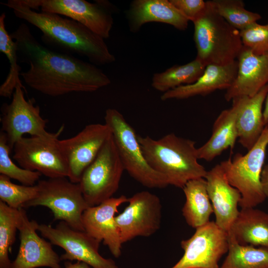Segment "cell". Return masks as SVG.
<instances>
[{"instance_id": "20", "label": "cell", "mask_w": 268, "mask_h": 268, "mask_svg": "<svg viewBox=\"0 0 268 268\" xmlns=\"http://www.w3.org/2000/svg\"><path fill=\"white\" fill-rule=\"evenodd\" d=\"M237 70L236 60L225 65H208L196 82L163 93L161 99H184L197 95L204 96L217 90H227L232 84Z\"/></svg>"}, {"instance_id": "7", "label": "cell", "mask_w": 268, "mask_h": 268, "mask_svg": "<svg viewBox=\"0 0 268 268\" xmlns=\"http://www.w3.org/2000/svg\"><path fill=\"white\" fill-rule=\"evenodd\" d=\"M36 185V196L23 208L47 207L52 212L54 220L65 221L73 229L84 231L82 217L89 206L79 183H72L67 177H59L39 180Z\"/></svg>"}, {"instance_id": "14", "label": "cell", "mask_w": 268, "mask_h": 268, "mask_svg": "<svg viewBox=\"0 0 268 268\" xmlns=\"http://www.w3.org/2000/svg\"><path fill=\"white\" fill-rule=\"evenodd\" d=\"M24 90V87L17 86L11 102L3 104L1 109V131L11 149L25 134L39 136L48 133L47 121L41 116L39 106L35 104L33 99H25Z\"/></svg>"}, {"instance_id": "18", "label": "cell", "mask_w": 268, "mask_h": 268, "mask_svg": "<svg viewBox=\"0 0 268 268\" xmlns=\"http://www.w3.org/2000/svg\"><path fill=\"white\" fill-rule=\"evenodd\" d=\"M207 191L215 216V223L228 232L238 215L240 192L230 185L221 163L207 171L205 177Z\"/></svg>"}, {"instance_id": "19", "label": "cell", "mask_w": 268, "mask_h": 268, "mask_svg": "<svg viewBox=\"0 0 268 268\" xmlns=\"http://www.w3.org/2000/svg\"><path fill=\"white\" fill-rule=\"evenodd\" d=\"M237 59L236 76L224 95L227 101L252 97L268 84V54L256 55L243 46Z\"/></svg>"}, {"instance_id": "33", "label": "cell", "mask_w": 268, "mask_h": 268, "mask_svg": "<svg viewBox=\"0 0 268 268\" xmlns=\"http://www.w3.org/2000/svg\"><path fill=\"white\" fill-rule=\"evenodd\" d=\"M244 47L253 53L261 55L268 54V24L256 23L240 31Z\"/></svg>"}, {"instance_id": "32", "label": "cell", "mask_w": 268, "mask_h": 268, "mask_svg": "<svg viewBox=\"0 0 268 268\" xmlns=\"http://www.w3.org/2000/svg\"><path fill=\"white\" fill-rule=\"evenodd\" d=\"M11 179L0 175V201L14 209L23 208L24 205L33 200L37 195L36 185L26 186L13 183Z\"/></svg>"}, {"instance_id": "29", "label": "cell", "mask_w": 268, "mask_h": 268, "mask_svg": "<svg viewBox=\"0 0 268 268\" xmlns=\"http://www.w3.org/2000/svg\"><path fill=\"white\" fill-rule=\"evenodd\" d=\"M21 208H11L0 201V268H11L8 254L18 230Z\"/></svg>"}, {"instance_id": "34", "label": "cell", "mask_w": 268, "mask_h": 268, "mask_svg": "<svg viewBox=\"0 0 268 268\" xmlns=\"http://www.w3.org/2000/svg\"><path fill=\"white\" fill-rule=\"evenodd\" d=\"M172 4L189 20L194 22L203 12L206 1L203 0H170Z\"/></svg>"}, {"instance_id": "10", "label": "cell", "mask_w": 268, "mask_h": 268, "mask_svg": "<svg viewBox=\"0 0 268 268\" xmlns=\"http://www.w3.org/2000/svg\"><path fill=\"white\" fill-rule=\"evenodd\" d=\"M37 231L50 242L63 248L65 253L61 261L76 260L86 263L93 268H119L111 259H106L99 253L100 241L85 231L73 229L66 222L60 221L55 227L38 224Z\"/></svg>"}, {"instance_id": "1", "label": "cell", "mask_w": 268, "mask_h": 268, "mask_svg": "<svg viewBox=\"0 0 268 268\" xmlns=\"http://www.w3.org/2000/svg\"><path fill=\"white\" fill-rule=\"evenodd\" d=\"M10 34L16 43L19 61L29 66L20 76L35 90L57 97L94 92L111 83L109 77L95 65L41 44L24 23Z\"/></svg>"}, {"instance_id": "3", "label": "cell", "mask_w": 268, "mask_h": 268, "mask_svg": "<svg viewBox=\"0 0 268 268\" xmlns=\"http://www.w3.org/2000/svg\"><path fill=\"white\" fill-rule=\"evenodd\" d=\"M137 139L149 165L169 185L183 189L190 180L205 178L207 171L198 162L195 141L173 133L158 139L138 135Z\"/></svg>"}, {"instance_id": "30", "label": "cell", "mask_w": 268, "mask_h": 268, "mask_svg": "<svg viewBox=\"0 0 268 268\" xmlns=\"http://www.w3.org/2000/svg\"><path fill=\"white\" fill-rule=\"evenodd\" d=\"M210 2L221 17L240 31L257 23L262 18L259 13L246 9L241 0H213Z\"/></svg>"}, {"instance_id": "21", "label": "cell", "mask_w": 268, "mask_h": 268, "mask_svg": "<svg viewBox=\"0 0 268 268\" xmlns=\"http://www.w3.org/2000/svg\"><path fill=\"white\" fill-rule=\"evenodd\" d=\"M130 30L137 31L145 23L162 22L185 30L189 20L172 4L170 0H135L127 11Z\"/></svg>"}, {"instance_id": "31", "label": "cell", "mask_w": 268, "mask_h": 268, "mask_svg": "<svg viewBox=\"0 0 268 268\" xmlns=\"http://www.w3.org/2000/svg\"><path fill=\"white\" fill-rule=\"evenodd\" d=\"M12 149L7 143L4 133H0V173L16 180L22 185L34 186L39 181L42 174L37 171L25 169L16 165L10 157Z\"/></svg>"}, {"instance_id": "24", "label": "cell", "mask_w": 268, "mask_h": 268, "mask_svg": "<svg viewBox=\"0 0 268 268\" xmlns=\"http://www.w3.org/2000/svg\"><path fill=\"white\" fill-rule=\"evenodd\" d=\"M227 233L240 245L268 248V213L242 208Z\"/></svg>"}, {"instance_id": "5", "label": "cell", "mask_w": 268, "mask_h": 268, "mask_svg": "<svg viewBox=\"0 0 268 268\" xmlns=\"http://www.w3.org/2000/svg\"><path fill=\"white\" fill-rule=\"evenodd\" d=\"M105 124L110 128L122 162L129 174L142 186L161 189L167 179L152 169L145 159L134 128L115 109L106 110Z\"/></svg>"}, {"instance_id": "2", "label": "cell", "mask_w": 268, "mask_h": 268, "mask_svg": "<svg viewBox=\"0 0 268 268\" xmlns=\"http://www.w3.org/2000/svg\"><path fill=\"white\" fill-rule=\"evenodd\" d=\"M3 5L14 15L39 29L45 46L57 52L87 58L94 65L115 61L104 39L74 20L50 12L37 11L22 0H8Z\"/></svg>"}, {"instance_id": "27", "label": "cell", "mask_w": 268, "mask_h": 268, "mask_svg": "<svg viewBox=\"0 0 268 268\" xmlns=\"http://www.w3.org/2000/svg\"><path fill=\"white\" fill-rule=\"evenodd\" d=\"M228 234L227 255L219 268H268V248L240 245Z\"/></svg>"}, {"instance_id": "38", "label": "cell", "mask_w": 268, "mask_h": 268, "mask_svg": "<svg viewBox=\"0 0 268 268\" xmlns=\"http://www.w3.org/2000/svg\"></svg>"}, {"instance_id": "23", "label": "cell", "mask_w": 268, "mask_h": 268, "mask_svg": "<svg viewBox=\"0 0 268 268\" xmlns=\"http://www.w3.org/2000/svg\"><path fill=\"white\" fill-rule=\"evenodd\" d=\"M268 92V84L252 97H243L237 119L239 143L248 151L257 142L266 126L263 105Z\"/></svg>"}, {"instance_id": "12", "label": "cell", "mask_w": 268, "mask_h": 268, "mask_svg": "<svg viewBox=\"0 0 268 268\" xmlns=\"http://www.w3.org/2000/svg\"><path fill=\"white\" fill-rule=\"evenodd\" d=\"M196 229L191 237L181 242L184 255L171 268H219L220 259L228 251V233L214 221Z\"/></svg>"}, {"instance_id": "11", "label": "cell", "mask_w": 268, "mask_h": 268, "mask_svg": "<svg viewBox=\"0 0 268 268\" xmlns=\"http://www.w3.org/2000/svg\"><path fill=\"white\" fill-rule=\"evenodd\" d=\"M34 10L56 13L83 25L104 39L109 37L114 21L113 6L106 0H22Z\"/></svg>"}, {"instance_id": "36", "label": "cell", "mask_w": 268, "mask_h": 268, "mask_svg": "<svg viewBox=\"0 0 268 268\" xmlns=\"http://www.w3.org/2000/svg\"><path fill=\"white\" fill-rule=\"evenodd\" d=\"M90 266L82 262L77 261L72 263L71 261L65 263V268H90Z\"/></svg>"}, {"instance_id": "8", "label": "cell", "mask_w": 268, "mask_h": 268, "mask_svg": "<svg viewBox=\"0 0 268 268\" xmlns=\"http://www.w3.org/2000/svg\"><path fill=\"white\" fill-rule=\"evenodd\" d=\"M64 128L63 125L56 133L23 136L13 146V159L21 167L48 178H67L68 165L59 139Z\"/></svg>"}, {"instance_id": "22", "label": "cell", "mask_w": 268, "mask_h": 268, "mask_svg": "<svg viewBox=\"0 0 268 268\" xmlns=\"http://www.w3.org/2000/svg\"><path fill=\"white\" fill-rule=\"evenodd\" d=\"M243 97L232 100V107L224 110L217 117L213 125L209 139L197 148L199 159L211 161L228 148L232 150L238 138L237 119Z\"/></svg>"}, {"instance_id": "17", "label": "cell", "mask_w": 268, "mask_h": 268, "mask_svg": "<svg viewBox=\"0 0 268 268\" xmlns=\"http://www.w3.org/2000/svg\"><path fill=\"white\" fill-rule=\"evenodd\" d=\"M128 200L124 195L112 197L97 205L89 206L82 214L84 231L101 242L103 241L116 258L121 255L123 244L115 214L120 205L128 202Z\"/></svg>"}, {"instance_id": "28", "label": "cell", "mask_w": 268, "mask_h": 268, "mask_svg": "<svg viewBox=\"0 0 268 268\" xmlns=\"http://www.w3.org/2000/svg\"><path fill=\"white\" fill-rule=\"evenodd\" d=\"M5 13L0 16V52L7 58L9 63V70L4 81L0 86V95L10 98L17 86L24 87L20 79L21 67L19 61L16 42L6 30Z\"/></svg>"}, {"instance_id": "25", "label": "cell", "mask_w": 268, "mask_h": 268, "mask_svg": "<svg viewBox=\"0 0 268 268\" xmlns=\"http://www.w3.org/2000/svg\"><path fill=\"white\" fill-rule=\"evenodd\" d=\"M182 189L186 201L182 211L187 224L196 229L208 223L213 210L205 178L190 180Z\"/></svg>"}, {"instance_id": "16", "label": "cell", "mask_w": 268, "mask_h": 268, "mask_svg": "<svg viewBox=\"0 0 268 268\" xmlns=\"http://www.w3.org/2000/svg\"><path fill=\"white\" fill-rule=\"evenodd\" d=\"M21 211L18 226L20 246L11 268H61V258L53 250L52 244L37 233L39 223L34 220H29L23 208H21Z\"/></svg>"}, {"instance_id": "6", "label": "cell", "mask_w": 268, "mask_h": 268, "mask_svg": "<svg viewBox=\"0 0 268 268\" xmlns=\"http://www.w3.org/2000/svg\"><path fill=\"white\" fill-rule=\"evenodd\" d=\"M268 145V126L260 138L248 152L237 153L222 161L228 182L241 195L239 206L242 208L255 207L264 201L266 197L261 184V174Z\"/></svg>"}, {"instance_id": "35", "label": "cell", "mask_w": 268, "mask_h": 268, "mask_svg": "<svg viewBox=\"0 0 268 268\" xmlns=\"http://www.w3.org/2000/svg\"><path fill=\"white\" fill-rule=\"evenodd\" d=\"M261 181L264 194L266 199H268V163L263 167Z\"/></svg>"}, {"instance_id": "15", "label": "cell", "mask_w": 268, "mask_h": 268, "mask_svg": "<svg viewBox=\"0 0 268 268\" xmlns=\"http://www.w3.org/2000/svg\"><path fill=\"white\" fill-rule=\"evenodd\" d=\"M105 124L86 126L73 137L60 140V144L68 165L67 178L79 183L84 171L94 161L101 149L111 136Z\"/></svg>"}, {"instance_id": "4", "label": "cell", "mask_w": 268, "mask_h": 268, "mask_svg": "<svg viewBox=\"0 0 268 268\" xmlns=\"http://www.w3.org/2000/svg\"><path fill=\"white\" fill-rule=\"evenodd\" d=\"M197 57L206 66L225 65L236 60L243 45L240 31L228 23L214 9L210 0L194 22Z\"/></svg>"}, {"instance_id": "9", "label": "cell", "mask_w": 268, "mask_h": 268, "mask_svg": "<svg viewBox=\"0 0 268 268\" xmlns=\"http://www.w3.org/2000/svg\"><path fill=\"white\" fill-rule=\"evenodd\" d=\"M124 170L112 135L84 171L79 183L89 206L112 198L119 189Z\"/></svg>"}, {"instance_id": "37", "label": "cell", "mask_w": 268, "mask_h": 268, "mask_svg": "<svg viewBox=\"0 0 268 268\" xmlns=\"http://www.w3.org/2000/svg\"><path fill=\"white\" fill-rule=\"evenodd\" d=\"M263 117L265 126H268V92L265 101V108L263 110Z\"/></svg>"}, {"instance_id": "13", "label": "cell", "mask_w": 268, "mask_h": 268, "mask_svg": "<svg viewBox=\"0 0 268 268\" xmlns=\"http://www.w3.org/2000/svg\"><path fill=\"white\" fill-rule=\"evenodd\" d=\"M128 205L116 216L122 244L136 237H149L160 228L162 204L159 197L146 191L129 198Z\"/></svg>"}, {"instance_id": "26", "label": "cell", "mask_w": 268, "mask_h": 268, "mask_svg": "<svg viewBox=\"0 0 268 268\" xmlns=\"http://www.w3.org/2000/svg\"><path fill=\"white\" fill-rule=\"evenodd\" d=\"M206 66L198 58L183 65H174L163 72L155 73L151 86L165 93L181 85L196 82L203 74Z\"/></svg>"}]
</instances>
